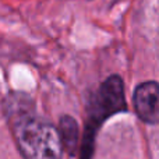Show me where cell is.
<instances>
[{"label":"cell","mask_w":159,"mask_h":159,"mask_svg":"<svg viewBox=\"0 0 159 159\" xmlns=\"http://www.w3.org/2000/svg\"><path fill=\"white\" fill-rule=\"evenodd\" d=\"M13 135L24 159H61L63 143L52 123L25 112L14 117Z\"/></svg>","instance_id":"1"},{"label":"cell","mask_w":159,"mask_h":159,"mask_svg":"<svg viewBox=\"0 0 159 159\" xmlns=\"http://www.w3.org/2000/svg\"><path fill=\"white\" fill-rule=\"evenodd\" d=\"M134 106L138 117L148 124L158 123V84L148 81L134 91Z\"/></svg>","instance_id":"2"},{"label":"cell","mask_w":159,"mask_h":159,"mask_svg":"<svg viewBox=\"0 0 159 159\" xmlns=\"http://www.w3.org/2000/svg\"><path fill=\"white\" fill-rule=\"evenodd\" d=\"M60 137L61 143L67 149H70L71 152L75 151V145H77V137H78V126L74 121L73 117L64 116L60 121Z\"/></svg>","instance_id":"3"}]
</instances>
